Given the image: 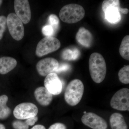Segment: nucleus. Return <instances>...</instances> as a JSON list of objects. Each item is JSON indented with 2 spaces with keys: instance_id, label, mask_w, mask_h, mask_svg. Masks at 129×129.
Segmentation results:
<instances>
[{
  "instance_id": "nucleus-21",
  "label": "nucleus",
  "mask_w": 129,
  "mask_h": 129,
  "mask_svg": "<svg viewBox=\"0 0 129 129\" xmlns=\"http://www.w3.org/2000/svg\"><path fill=\"white\" fill-rule=\"evenodd\" d=\"M48 20L50 25L53 28L54 32H55V30L57 29L59 25V19L55 14H51L49 16Z\"/></svg>"
},
{
  "instance_id": "nucleus-19",
  "label": "nucleus",
  "mask_w": 129,
  "mask_h": 129,
  "mask_svg": "<svg viewBox=\"0 0 129 129\" xmlns=\"http://www.w3.org/2000/svg\"><path fill=\"white\" fill-rule=\"evenodd\" d=\"M80 54V51L77 48H67L62 52L61 57L64 60H75L78 58Z\"/></svg>"
},
{
  "instance_id": "nucleus-24",
  "label": "nucleus",
  "mask_w": 129,
  "mask_h": 129,
  "mask_svg": "<svg viewBox=\"0 0 129 129\" xmlns=\"http://www.w3.org/2000/svg\"><path fill=\"white\" fill-rule=\"evenodd\" d=\"M42 32L43 34L46 37L52 36L55 33L53 28L50 25L44 26L42 28Z\"/></svg>"
},
{
  "instance_id": "nucleus-23",
  "label": "nucleus",
  "mask_w": 129,
  "mask_h": 129,
  "mask_svg": "<svg viewBox=\"0 0 129 129\" xmlns=\"http://www.w3.org/2000/svg\"><path fill=\"white\" fill-rule=\"evenodd\" d=\"M13 127L15 129H28L29 126L26 122L17 120L14 121L12 123Z\"/></svg>"
},
{
  "instance_id": "nucleus-7",
  "label": "nucleus",
  "mask_w": 129,
  "mask_h": 129,
  "mask_svg": "<svg viewBox=\"0 0 129 129\" xmlns=\"http://www.w3.org/2000/svg\"><path fill=\"white\" fill-rule=\"evenodd\" d=\"M110 105L113 109L116 110L129 111V89L122 88L115 92L111 99Z\"/></svg>"
},
{
  "instance_id": "nucleus-12",
  "label": "nucleus",
  "mask_w": 129,
  "mask_h": 129,
  "mask_svg": "<svg viewBox=\"0 0 129 129\" xmlns=\"http://www.w3.org/2000/svg\"><path fill=\"white\" fill-rule=\"evenodd\" d=\"M45 87L53 95L60 94L62 90V85L56 73H52L47 75L44 80Z\"/></svg>"
},
{
  "instance_id": "nucleus-4",
  "label": "nucleus",
  "mask_w": 129,
  "mask_h": 129,
  "mask_svg": "<svg viewBox=\"0 0 129 129\" xmlns=\"http://www.w3.org/2000/svg\"><path fill=\"white\" fill-rule=\"evenodd\" d=\"M85 11L83 7L78 4L65 5L61 9L59 17L66 23L73 24L80 21L84 17Z\"/></svg>"
},
{
  "instance_id": "nucleus-15",
  "label": "nucleus",
  "mask_w": 129,
  "mask_h": 129,
  "mask_svg": "<svg viewBox=\"0 0 129 129\" xmlns=\"http://www.w3.org/2000/svg\"><path fill=\"white\" fill-rule=\"evenodd\" d=\"M17 62L15 58L10 57L0 58V74H6L15 68Z\"/></svg>"
},
{
  "instance_id": "nucleus-29",
  "label": "nucleus",
  "mask_w": 129,
  "mask_h": 129,
  "mask_svg": "<svg viewBox=\"0 0 129 129\" xmlns=\"http://www.w3.org/2000/svg\"><path fill=\"white\" fill-rule=\"evenodd\" d=\"M0 129H6L5 125L2 124H0Z\"/></svg>"
},
{
  "instance_id": "nucleus-9",
  "label": "nucleus",
  "mask_w": 129,
  "mask_h": 129,
  "mask_svg": "<svg viewBox=\"0 0 129 129\" xmlns=\"http://www.w3.org/2000/svg\"><path fill=\"white\" fill-rule=\"evenodd\" d=\"M14 8L16 15L23 23L27 24L30 21L31 12L29 2L27 0H15Z\"/></svg>"
},
{
  "instance_id": "nucleus-11",
  "label": "nucleus",
  "mask_w": 129,
  "mask_h": 129,
  "mask_svg": "<svg viewBox=\"0 0 129 129\" xmlns=\"http://www.w3.org/2000/svg\"><path fill=\"white\" fill-rule=\"evenodd\" d=\"M84 124L92 129H106L107 124L106 120L94 113H86L81 118Z\"/></svg>"
},
{
  "instance_id": "nucleus-27",
  "label": "nucleus",
  "mask_w": 129,
  "mask_h": 129,
  "mask_svg": "<svg viewBox=\"0 0 129 129\" xmlns=\"http://www.w3.org/2000/svg\"><path fill=\"white\" fill-rule=\"evenodd\" d=\"M38 120V117L36 116V117L29 118L26 119L25 122L29 126H32L35 124L36 122H37Z\"/></svg>"
},
{
  "instance_id": "nucleus-17",
  "label": "nucleus",
  "mask_w": 129,
  "mask_h": 129,
  "mask_svg": "<svg viewBox=\"0 0 129 129\" xmlns=\"http://www.w3.org/2000/svg\"><path fill=\"white\" fill-rule=\"evenodd\" d=\"M8 100V97L6 95L0 96V119L7 118L11 113V109L7 105Z\"/></svg>"
},
{
  "instance_id": "nucleus-26",
  "label": "nucleus",
  "mask_w": 129,
  "mask_h": 129,
  "mask_svg": "<svg viewBox=\"0 0 129 129\" xmlns=\"http://www.w3.org/2000/svg\"><path fill=\"white\" fill-rule=\"evenodd\" d=\"M48 129H67V128L63 124L57 123L52 125Z\"/></svg>"
},
{
  "instance_id": "nucleus-3",
  "label": "nucleus",
  "mask_w": 129,
  "mask_h": 129,
  "mask_svg": "<svg viewBox=\"0 0 129 129\" xmlns=\"http://www.w3.org/2000/svg\"><path fill=\"white\" fill-rule=\"evenodd\" d=\"M84 90V84L80 80L75 79L70 82L64 94V98L67 104L75 106L79 103Z\"/></svg>"
},
{
  "instance_id": "nucleus-31",
  "label": "nucleus",
  "mask_w": 129,
  "mask_h": 129,
  "mask_svg": "<svg viewBox=\"0 0 129 129\" xmlns=\"http://www.w3.org/2000/svg\"><path fill=\"white\" fill-rule=\"evenodd\" d=\"M84 114H85V113H86V112H84Z\"/></svg>"
},
{
  "instance_id": "nucleus-20",
  "label": "nucleus",
  "mask_w": 129,
  "mask_h": 129,
  "mask_svg": "<svg viewBox=\"0 0 129 129\" xmlns=\"http://www.w3.org/2000/svg\"><path fill=\"white\" fill-rule=\"evenodd\" d=\"M119 79L124 84L129 83V65H126L119 70L118 74Z\"/></svg>"
},
{
  "instance_id": "nucleus-28",
  "label": "nucleus",
  "mask_w": 129,
  "mask_h": 129,
  "mask_svg": "<svg viewBox=\"0 0 129 129\" xmlns=\"http://www.w3.org/2000/svg\"><path fill=\"white\" fill-rule=\"evenodd\" d=\"M30 129H46L45 127L42 125H36Z\"/></svg>"
},
{
  "instance_id": "nucleus-1",
  "label": "nucleus",
  "mask_w": 129,
  "mask_h": 129,
  "mask_svg": "<svg viewBox=\"0 0 129 129\" xmlns=\"http://www.w3.org/2000/svg\"><path fill=\"white\" fill-rule=\"evenodd\" d=\"M90 75L95 83H100L103 81L107 74V65L104 58L97 52L92 53L89 59Z\"/></svg>"
},
{
  "instance_id": "nucleus-25",
  "label": "nucleus",
  "mask_w": 129,
  "mask_h": 129,
  "mask_svg": "<svg viewBox=\"0 0 129 129\" xmlns=\"http://www.w3.org/2000/svg\"><path fill=\"white\" fill-rule=\"evenodd\" d=\"M70 66L68 63H62L59 64L58 68L56 70L55 73H60L61 72L68 71L70 68Z\"/></svg>"
},
{
  "instance_id": "nucleus-18",
  "label": "nucleus",
  "mask_w": 129,
  "mask_h": 129,
  "mask_svg": "<svg viewBox=\"0 0 129 129\" xmlns=\"http://www.w3.org/2000/svg\"><path fill=\"white\" fill-rule=\"evenodd\" d=\"M120 55L124 59L129 60V36L127 35L122 40L119 48Z\"/></svg>"
},
{
  "instance_id": "nucleus-22",
  "label": "nucleus",
  "mask_w": 129,
  "mask_h": 129,
  "mask_svg": "<svg viewBox=\"0 0 129 129\" xmlns=\"http://www.w3.org/2000/svg\"><path fill=\"white\" fill-rule=\"evenodd\" d=\"M7 18L4 16H0V40L2 39L3 34L6 30Z\"/></svg>"
},
{
  "instance_id": "nucleus-30",
  "label": "nucleus",
  "mask_w": 129,
  "mask_h": 129,
  "mask_svg": "<svg viewBox=\"0 0 129 129\" xmlns=\"http://www.w3.org/2000/svg\"><path fill=\"white\" fill-rule=\"evenodd\" d=\"M3 2V1H2V0H0V7H1V5L2 4Z\"/></svg>"
},
{
  "instance_id": "nucleus-5",
  "label": "nucleus",
  "mask_w": 129,
  "mask_h": 129,
  "mask_svg": "<svg viewBox=\"0 0 129 129\" xmlns=\"http://www.w3.org/2000/svg\"><path fill=\"white\" fill-rule=\"evenodd\" d=\"M61 46L60 41L55 37H45L38 43L36 54L39 57L47 55L57 50Z\"/></svg>"
},
{
  "instance_id": "nucleus-14",
  "label": "nucleus",
  "mask_w": 129,
  "mask_h": 129,
  "mask_svg": "<svg viewBox=\"0 0 129 129\" xmlns=\"http://www.w3.org/2000/svg\"><path fill=\"white\" fill-rule=\"evenodd\" d=\"M76 39L79 44L86 47H89L93 40L91 32L83 27L79 29L76 36Z\"/></svg>"
},
{
  "instance_id": "nucleus-6",
  "label": "nucleus",
  "mask_w": 129,
  "mask_h": 129,
  "mask_svg": "<svg viewBox=\"0 0 129 129\" xmlns=\"http://www.w3.org/2000/svg\"><path fill=\"white\" fill-rule=\"evenodd\" d=\"M7 24L9 33L13 39L19 41L23 38L24 34L23 23L15 13L8 14Z\"/></svg>"
},
{
  "instance_id": "nucleus-10",
  "label": "nucleus",
  "mask_w": 129,
  "mask_h": 129,
  "mask_svg": "<svg viewBox=\"0 0 129 129\" xmlns=\"http://www.w3.org/2000/svg\"><path fill=\"white\" fill-rule=\"evenodd\" d=\"M57 60L52 57L44 58L39 61L36 65L38 73L42 76H47L55 73L59 66Z\"/></svg>"
},
{
  "instance_id": "nucleus-8",
  "label": "nucleus",
  "mask_w": 129,
  "mask_h": 129,
  "mask_svg": "<svg viewBox=\"0 0 129 129\" xmlns=\"http://www.w3.org/2000/svg\"><path fill=\"white\" fill-rule=\"evenodd\" d=\"M39 112L36 105L31 103H23L16 106L13 111L14 117L23 120L36 117Z\"/></svg>"
},
{
  "instance_id": "nucleus-2",
  "label": "nucleus",
  "mask_w": 129,
  "mask_h": 129,
  "mask_svg": "<svg viewBox=\"0 0 129 129\" xmlns=\"http://www.w3.org/2000/svg\"><path fill=\"white\" fill-rule=\"evenodd\" d=\"M102 9L104 13L105 18L109 23L117 24L121 19L120 12L128 13L129 9L120 7L119 0H105L102 4Z\"/></svg>"
},
{
  "instance_id": "nucleus-13",
  "label": "nucleus",
  "mask_w": 129,
  "mask_h": 129,
  "mask_svg": "<svg viewBox=\"0 0 129 129\" xmlns=\"http://www.w3.org/2000/svg\"><path fill=\"white\" fill-rule=\"evenodd\" d=\"M34 95L37 102L43 106L50 105L53 99L52 95L45 87L42 86L36 89Z\"/></svg>"
},
{
  "instance_id": "nucleus-16",
  "label": "nucleus",
  "mask_w": 129,
  "mask_h": 129,
  "mask_svg": "<svg viewBox=\"0 0 129 129\" xmlns=\"http://www.w3.org/2000/svg\"><path fill=\"white\" fill-rule=\"evenodd\" d=\"M110 123L112 129H128L123 116L119 113H114L111 115Z\"/></svg>"
}]
</instances>
